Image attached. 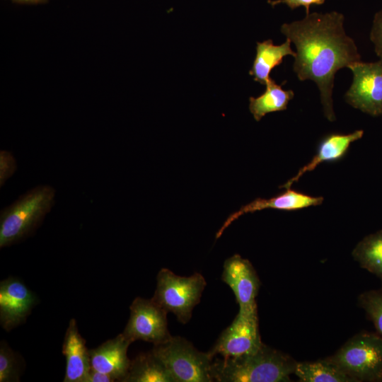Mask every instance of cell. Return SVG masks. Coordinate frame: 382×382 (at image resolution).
<instances>
[{
    "label": "cell",
    "mask_w": 382,
    "mask_h": 382,
    "mask_svg": "<svg viewBox=\"0 0 382 382\" xmlns=\"http://www.w3.org/2000/svg\"><path fill=\"white\" fill-rule=\"evenodd\" d=\"M294 374L302 382L354 381L328 358L314 362H297Z\"/></svg>",
    "instance_id": "cell-19"
},
{
    "label": "cell",
    "mask_w": 382,
    "mask_h": 382,
    "mask_svg": "<svg viewBox=\"0 0 382 382\" xmlns=\"http://www.w3.org/2000/svg\"><path fill=\"white\" fill-rule=\"evenodd\" d=\"M352 256L361 267L382 279V230L361 240Z\"/></svg>",
    "instance_id": "cell-20"
},
{
    "label": "cell",
    "mask_w": 382,
    "mask_h": 382,
    "mask_svg": "<svg viewBox=\"0 0 382 382\" xmlns=\"http://www.w3.org/2000/svg\"><path fill=\"white\" fill-rule=\"evenodd\" d=\"M265 86L266 90L262 95L249 98V110L257 122L267 113L285 110L294 96L293 91L284 90L282 85L277 84L272 79Z\"/></svg>",
    "instance_id": "cell-18"
},
{
    "label": "cell",
    "mask_w": 382,
    "mask_h": 382,
    "mask_svg": "<svg viewBox=\"0 0 382 382\" xmlns=\"http://www.w3.org/2000/svg\"><path fill=\"white\" fill-rule=\"evenodd\" d=\"M221 279L233 291L239 310L256 308L260 282L250 262L234 254L224 261Z\"/></svg>",
    "instance_id": "cell-11"
},
{
    "label": "cell",
    "mask_w": 382,
    "mask_h": 382,
    "mask_svg": "<svg viewBox=\"0 0 382 382\" xmlns=\"http://www.w3.org/2000/svg\"><path fill=\"white\" fill-rule=\"evenodd\" d=\"M291 42L289 38L279 45H274L270 39L257 42L256 56L249 71L254 81L265 85L271 79V71L283 62L285 56L296 57V52L292 50Z\"/></svg>",
    "instance_id": "cell-16"
},
{
    "label": "cell",
    "mask_w": 382,
    "mask_h": 382,
    "mask_svg": "<svg viewBox=\"0 0 382 382\" xmlns=\"http://www.w3.org/2000/svg\"><path fill=\"white\" fill-rule=\"evenodd\" d=\"M349 69L353 81L345 94V101L371 116L382 115V59L354 63Z\"/></svg>",
    "instance_id": "cell-8"
},
{
    "label": "cell",
    "mask_w": 382,
    "mask_h": 382,
    "mask_svg": "<svg viewBox=\"0 0 382 382\" xmlns=\"http://www.w3.org/2000/svg\"><path fill=\"white\" fill-rule=\"evenodd\" d=\"M20 356L4 341L0 345V382L18 381L20 378Z\"/></svg>",
    "instance_id": "cell-21"
},
{
    "label": "cell",
    "mask_w": 382,
    "mask_h": 382,
    "mask_svg": "<svg viewBox=\"0 0 382 382\" xmlns=\"http://www.w3.org/2000/svg\"><path fill=\"white\" fill-rule=\"evenodd\" d=\"M363 134V130H357L347 134L332 133L326 135L320 141L317 153L312 160L300 168L293 178L288 180L279 188H291V185L296 183L302 175L307 172L313 170L323 162L340 160L345 155L350 144L361 139Z\"/></svg>",
    "instance_id": "cell-15"
},
{
    "label": "cell",
    "mask_w": 382,
    "mask_h": 382,
    "mask_svg": "<svg viewBox=\"0 0 382 382\" xmlns=\"http://www.w3.org/2000/svg\"><path fill=\"white\" fill-rule=\"evenodd\" d=\"M328 359L354 381H382V336L360 333Z\"/></svg>",
    "instance_id": "cell-5"
},
{
    "label": "cell",
    "mask_w": 382,
    "mask_h": 382,
    "mask_svg": "<svg viewBox=\"0 0 382 382\" xmlns=\"http://www.w3.org/2000/svg\"><path fill=\"white\" fill-rule=\"evenodd\" d=\"M359 301L382 336V289L361 294Z\"/></svg>",
    "instance_id": "cell-22"
},
{
    "label": "cell",
    "mask_w": 382,
    "mask_h": 382,
    "mask_svg": "<svg viewBox=\"0 0 382 382\" xmlns=\"http://www.w3.org/2000/svg\"><path fill=\"white\" fill-rule=\"evenodd\" d=\"M115 381L110 375L104 374L91 368L84 382H112Z\"/></svg>",
    "instance_id": "cell-26"
},
{
    "label": "cell",
    "mask_w": 382,
    "mask_h": 382,
    "mask_svg": "<svg viewBox=\"0 0 382 382\" xmlns=\"http://www.w3.org/2000/svg\"><path fill=\"white\" fill-rule=\"evenodd\" d=\"M262 344L257 307L239 310L208 353L212 358L236 357L253 352Z\"/></svg>",
    "instance_id": "cell-7"
},
{
    "label": "cell",
    "mask_w": 382,
    "mask_h": 382,
    "mask_svg": "<svg viewBox=\"0 0 382 382\" xmlns=\"http://www.w3.org/2000/svg\"><path fill=\"white\" fill-rule=\"evenodd\" d=\"M16 161L10 151H0V185L2 187L5 182L13 175L16 170Z\"/></svg>",
    "instance_id": "cell-23"
},
{
    "label": "cell",
    "mask_w": 382,
    "mask_h": 382,
    "mask_svg": "<svg viewBox=\"0 0 382 382\" xmlns=\"http://www.w3.org/2000/svg\"><path fill=\"white\" fill-rule=\"evenodd\" d=\"M62 353L66 358L64 382H84L91 369L90 354L74 318L70 320L65 333Z\"/></svg>",
    "instance_id": "cell-14"
},
{
    "label": "cell",
    "mask_w": 382,
    "mask_h": 382,
    "mask_svg": "<svg viewBox=\"0 0 382 382\" xmlns=\"http://www.w3.org/2000/svg\"><path fill=\"white\" fill-rule=\"evenodd\" d=\"M206 285L200 273L182 277L162 268L156 276V287L151 299L168 313H173L180 323L186 324L193 308L199 303Z\"/></svg>",
    "instance_id": "cell-4"
},
{
    "label": "cell",
    "mask_w": 382,
    "mask_h": 382,
    "mask_svg": "<svg viewBox=\"0 0 382 382\" xmlns=\"http://www.w3.org/2000/svg\"><path fill=\"white\" fill-rule=\"evenodd\" d=\"M36 296L18 279L8 277L0 283V323L7 332L25 322Z\"/></svg>",
    "instance_id": "cell-10"
},
{
    "label": "cell",
    "mask_w": 382,
    "mask_h": 382,
    "mask_svg": "<svg viewBox=\"0 0 382 382\" xmlns=\"http://www.w3.org/2000/svg\"><path fill=\"white\" fill-rule=\"evenodd\" d=\"M297 362L289 356L262 344L256 350L236 357L214 358L212 381H290Z\"/></svg>",
    "instance_id": "cell-2"
},
{
    "label": "cell",
    "mask_w": 382,
    "mask_h": 382,
    "mask_svg": "<svg viewBox=\"0 0 382 382\" xmlns=\"http://www.w3.org/2000/svg\"><path fill=\"white\" fill-rule=\"evenodd\" d=\"M129 309L130 316L122 334L132 343L143 340L154 345L172 337L168 328V312L151 299L137 297Z\"/></svg>",
    "instance_id": "cell-9"
},
{
    "label": "cell",
    "mask_w": 382,
    "mask_h": 382,
    "mask_svg": "<svg viewBox=\"0 0 382 382\" xmlns=\"http://www.w3.org/2000/svg\"><path fill=\"white\" fill-rule=\"evenodd\" d=\"M131 344L132 342L120 333L98 347L90 349L91 368L110 375L115 381L123 382L132 362L127 356L128 347Z\"/></svg>",
    "instance_id": "cell-12"
},
{
    "label": "cell",
    "mask_w": 382,
    "mask_h": 382,
    "mask_svg": "<svg viewBox=\"0 0 382 382\" xmlns=\"http://www.w3.org/2000/svg\"><path fill=\"white\" fill-rule=\"evenodd\" d=\"M123 382H175L163 362L151 352L132 361Z\"/></svg>",
    "instance_id": "cell-17"
},
{
    "label": "cell",
    "mask_w": 382,
    "mask_h": 382,
    "mask_svg": "<svg viewBox=\"0 0 382 382\" xmlns=\"http://www.w3.org/2000/svg\"><path fill=\"white\" fill-rule=\"evenodd\" d=\"M344 21V15L337 11L314 12L281 26L282 33L296 49L294 71L300 81L312 80L318 86L324 115L330 122L335 120L332 95L336 72L361 61Z\"/></svg>",
    "instance_id": "cell-1"
},
{
    "label": "cell",
    "mask_w": 382,
    "mask_h": 382,
    "mask_svg": "<svg viewBox=\"0 0 382 382\" xmlns=\"http://www.w3.org/2000/svg\"><path fill=\"white\" fill-rule=\"evenodd\" d=\"M15 1H24V2H32V3H36V2H39V1H41L42 0H15Z\"/></svg>",
    "instance_id": "cell-27"
},
{
    "label": "cell",
    "mask_w": 382,
    "mask_h": 382,
    "mask_svg": "<svg viewBox=\"0 0 382 382\" xmlns=\"http://www.w3.org/2000/svg\"><path fill=\"white\" fill-rule=\"evenodd\" d=\"M370 40L374 46L376 55L382 59V9L374 16Z\"/></svg>",
    "instance_id": "cell-24"
},
{
    "label": "cell",
    "mask_w": 382,
    "mask_h": 382,
    "mask_svg": "<svg viewBox=\"0 0 382 382\" xmlns=\"http://www.w3.org/2000/svg\"><path fill=\"white\" fill-rule=\"evenodd\" d=\"M55 190L39 185L1 211L0 248L19 242L42 223L54 204Z\"/></svg>",
    "instance_id": "cell-3"
},
{
    "label": "cell",
    "mask_w": 382,
    "mask_h": 382,
    "mask_svg": "<svg viewBox=\"0 0 382 382\" xmlns=\"http://www.w3.org/2000/svg\"><path fill=\"white\" fill-rule=\"evenodd\" d=\"M164 364L175 382H212L211 366L214 358L202 352L180 336L154 345L151 350Z\"/></svg>",
    "instance_id": "cell-6"
},
{
    "label": "cell",
    "mask_w": 382,
    "mask_h": 382,
    "mask_svg": "<svg viewBox=\"0 0 382 382\" xmlns=\"http://www.w3.org/2000/svg\"><path fill=\"white\" fill-rule=\"evenodd\" d=\"M322 197H313L291 188L277 196L269 199L256 198L251 202L242 206L238 210L231 214L216 234L218 239L224 230L235 220L245 214L252 213L266 209H274L284 211H294L312 206H318L323 203Z\"/></svg>",
    "instance_id": "cell-13"
},
{
    "label": "cell",
    "mask_w": 382,
    "mask_h": 382,
    "mask_svg": "<svg viewBox=\"0 0 382 382\" xmlns=\"http://www.w3.org/2000/svg\"><path fill=\"white\" fill-rule=\"evenodd\" d=\"M325 0H268L267 2L272 6L278 4H286L291 9H295L299 6H303L306 8V13H309V8L311 5H321Z\"/></svg>",
    "instance_id": "cell-25"
}]
</instances>
